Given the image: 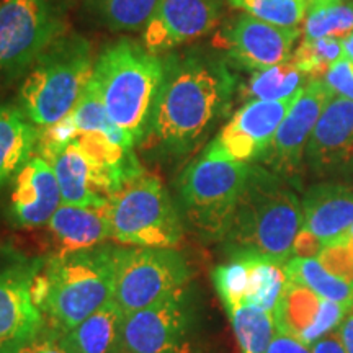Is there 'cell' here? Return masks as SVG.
Returning a JSON list of instances; mask_svg holds the SVG:
<instances>
[{
	"label": "cell",
	"mask_w": 353,
	"mask_h": 353,
	"mask_svg": "<svg viewBox=\"0 0 353 353\" xmlns=\"http://www.w3.org/2000/svg\"><path fill=\"white\" fill-rule=\"evenodd\" d=\"M237 79L223 57L203 48L164 56V81L144 141L182 157L205 143L231 108Z\"/></svg>",
	"instance_id": "6da1fadb"
},
{
	"label": "cell",
	"mask_w": 353,
	"mask_h": 353,
	"mask_svg": "<svg viewBox=\"0 0 353 353\" xmlns=\"http://www.w3.org/2000/svg\"><path fill=\"white\" fill-rule=\"evenodd\" d=\"M301 228L303 205L296 187L262 164H252L221 245L229 259L259 255L286 263Z\"/></svg>",
	"instance_id": "7a4b0ae2"
},
{
	"label": "cell",
	"mask_w": 353,
	"mask_h": 353,
	"mask_svg": "<svg viewBox=\"0 0 353 353\" xmlns=\"http://www.w3.org/2000/svg\"><path fill=\"white\" fill-rule=\"evenodd\" d=\"M118 247L61 252L43 262L34 280V299L44 321L61 334L113 301Z\"/></svg>",
	"instance_id": "3957f363"
},
{
	"label": "cell",
	"mask_w": 353,
	"mask_h": 353,
	"mask_svg": "<svg viewBox=\"0 0 353 353\" xmlns=\"http://www.w3.org/2000/svg\"><path fill=\"white\" fill-rule=\"evenodd\" d=\"M90 81L113 125L143 143L164 81V57L120 39L100 52Z\"/></svg>",
	"instance_id": "277c9868"
},
{
	"label": "cell",
	"mask_w": 353,
	"mask_h": 353,
	"mask_svg": "<svg viewBox=\"0 0 353 353\" xmlns=\"http://www.w3.org/2000/svg\"><path fill=\"white\" fill-rule=\"evenodd\" d=\"M87 38L64 33L38 57L19 90V108L39 130L56 126L76 108L94 74Z\"/></svg>",
	"instance_id": "5b68a950"
},
{
	"label": "cell",
	"mask_w": 353,
	"mask_h": 353,
	"mask_svg": "<svg viewBox=\"0 0 353 353\" xmlns=\"http://www.w3.org/2000/svg\"><path fill=\"white\" fill-rule=\"evenodd\" d=\"M250 165L203 152L179 176V210L183 223L203 242H223L244 192Z\"/></svg>",
	"instance_id": "8992f818"
},
{
	"label": "cell",
	"mask_w": 353,
	"mask_h": 353,
	"mask_svg": "<svg viewBox=\"0 0 353 353\" xmlns=\"http://www.w3.org/2000/svg\"><path fill=\"white\" fill-rule=\"evenodd\" d=\"M112 239L128 247H176L185 223L161 179L141 174L108 200Z\"/></svg>",
	"instance_id": "52a82bcc"
},
{
	"label": "cell",
	"mask_w": 353,
	"mask_h": 353,
	"mask_svg": "<svg viewBox=\"0 0 353 353\" xmlns=\"http://www.w3.org/2000/svg\"><path fill=\"white\" fill-rule=\"evenodd\" d=\"M192 268L175 247H118L113 301L125 316L187 288Z\"/></svg>",
	"instance_id": "ba28073f"
},
{
	"label": "cell",
	"mask_w": 353,
	"mask_h": 353,
	"mask_svg": "<svg viewBox=\"0 0 353 353\" xmlns=\"http://www.w3.org/2000/svg\"><path fill=\"white\" fill-rule=\"evenodd\" d=\"M64 33L63 15L51 0H6L0 6V90L25 77Z\"/></svg>",
	"instance_id": "9c48e42d"
},
{
	"label": "cell",
	"mask_w": 353,
	"mask_h": 353,
	"mask_svg": "<svg viewBox=\"0 0 353 353\" xmlns=\"http://www.w3.org/2000/svg\"><path fill=\"white\" fill-rule=\"evenodd\" d=\"M196 304L187 288L125 316L123 353H192Z\"/></svg>",
	"instance_id": "30bf717a"
},
{
	"label": "cell",
	"mask_w": 353,
	"mask_h": 353,
	"mask_svg": "<svg viewBox=\"0 0 353 353\" xmlns=\"http://www.w3.org/2000/svg\"><path fill=\"white\" fill-rule=\"evenodd\" d=\"M334 97L324 79H311L281 121L270 148L260 161L262 165L283 176L293 187H301L309 139Z\"/></svg>",
	"instance_id": "8fae6325"
},
{
	"label": "cell",
	"mask_w": 353,
	"mask_h": 353,
	"mask_svg": "<svg viewBox=\"0 0 353 353\" xmlns=\"http://www.w3.org/2000/svg\"><path fill=\"white\" fill-rule=\"evenodd\" d=\"M41 267L38 259L0 260V353H17L46 325L34 299V280Z\"/></svg>",
	"instance_id": "7c38bea8"
},
{
	"label": "cell",
	"mask_w": 353,
	"mask_h": 353,
	"mask_svg": "<svg viewBox=\"0 0 353 353\" xmlns=\"http://www.w3.org/2000/svg\"><path fill=\"white\" fill-rule=\"evenodd\" d=\"M299 94L285 100L247 101L206 145L205 154L242 164H255L262 161L281 121Z\"/></svg>",
	"instance_id": "4fadbf2b"
},
{
	"label": "cell",
	"mask_w": 353,
	"mask_h": 353,
	"mask_svg": "<svg viewBox=\"0 0 353 353\" xmlns=\"http://www.w3.org/2000/svg\"><path fill=\"white\" fill-rule=\"evenodd\" d=\"M37 149L54 170L64 205L107 206L110 196L120 190L72 138L57 139L41 130Z\"/></svg>",
	"instance_id": "5bb4252c"
},
{
	"label": "cell",
	"mask_w": 353,
	"mask_h": 353,
	"mask_svg": "<svg viewBox=\"0 0 353 353\" xmlns=\"http://www.w3.org/2000/svg\"><path fill=\"white\" fill-rule=\"evenodd\" d=\"M299 37V28H283L244 13L219 30L216 46L236 65L257 72L286 63Z\"/></svg>",
	"instance_id": "9a60e30c"
},
{
	"label": "cell",
	"mask_w": 353,
	"mask_h": 353,
	"mask_svg": "<svg viewBox=\"0 0 353 353\" xmlns=\"http://www.w3.org/2000/svg\"><path fill=\"white\" fill-rule=\"evenodd\" d=\"M306 169L319 182L353 180V101L335 95L322 112L306 149Z\"/></svg>",
	"instance_id": "2e32d148"
},
{
	"label": "cell",
	"mask_w": 353,
	"mask_h": 353,
	"mask_svg": "<svg viewBox=\"0 0 353 353\" xmlns=\"http://www.w3.org/2000/svg\"><path fill=\"white\" fill-rule=\"evenodd\" d=\"M221 17L223 0H162L143 30V46L152 54H167L213 32Z\"/></svg>",
	"instance_id": "e0dca14e"
},
{
	"label": "cell",
	"mask_w": 353,
	"mask_h": 353,
	"mask_svg": "<svg viewBox=\"0 0 353 353\" xmlns=\"http://www.w3.org/2000/svg\"><path fill=\"white\" fill-rule=\"evenodd\" d=\"M348 312L342 304L322 299L307 286L288 280L273 311V321L276 332L298 339L311 348L335 332Z\"/></svg>",
	"instance_id": "ac0fdd59"
},
{
	"label": "cell",
	"mask_w": 353,
	"mask_h": 353,
	"mask_svg": "<svg viewBox=\"0 0 353 353\" xmlns=\"http://www.w3.org/2000/svg\"><path fill=\"white\" fill-rule=\"evenodd\" d=\"M63 205L59 183L50 162L32 157L13 180L8 216L19 228L46 226Z\"/></svg>",
	"instance_id": "d6986e66"
},
{
	"label": "cell",
	"mask_w": 353,
	"mask_h": 353,
	"mask_svg": "<svg viewBox=\"0 0 353 353\" xmlns=\"http://www.w3.org/2000/svg\"><path fill=\"white\" fill-rule=\"evenodd\" d=\"M303 228L322 244L341 241L353 226V185L317 182L304 192Z\"/></svg>",
	"instance_id": "ffe728a7"
},
{
	"label": "cell",
	"mask_w": 353,
	"mask_h": 353,
	"mask_svg": "<svg viewBox=\"0 0 353 353\" xmlns=\"http://www.w3.org/2000/svg\"><path fill=\"white\" fill-rule=\"evenodd\" d=\"M107 206L63 203L46 224L61 252H74L105 244V241L112 237Z\"/></svg>",
	"instance_id": "44dd1931"
},
{
	"label": "cell",
	"mask_w": 353,
	"mask_h": 353,
	"mask_svg": "<svg viewBox=\"0 0 353 353\" xmlns=\"http://www.w3.org/2000/svg\"><path fill=\"white\" fill-rule=\"evenodd\" d=\"M41 130L19 107L0 105V190L15 180L37 151Z\"/></svg>",
	"instance_id": "7402d4cb"
},
{
	"label": "cell",
	"mask_w": 353,
	"mask_h": 353,
	"mask_svg": "<svg viewBox=\"0 0 353 353\" xmlns=\"http://www.w3.org/2000/svg\"><path fill=\"white\" fill-rule=\"evenodd\" d=\"M125 312L112 301L64 334L70 353H123Z\"/></svg>",
	"instance_id": "603a6c76"
},
{
	"label": "cell",
	"mask_w": 353,
	"mask_h": 353,
	"mask_svg": "<svg viewBox=\"0 0 353 353\" xmlns=\"http://www.w3.org/2000/svg\"><path fill=\"white\" fill-rule=\"evenodd\" d=\"M239 257H245L249 265V281H247L244 304H254L273 316L278 299L288 281L285 270L286 263L259 255H239Z\"/></svg>",
	"instance_id": "cb8c5ba5"
},
{
	"label": "cell",
	"mask_w": 353,
	"mask_h": 353,
	"mask_svg": "<svg viewBox=\"0 0 353 353\" xmlns=\"http://www.w3.org/2000/svg\"><path fill=\"white\" fill-rule=\"evenodd\" d=\"M309 81L311 79L288 59L275 68L254 72L249 82L241 88V95L247 101L285 100L299 94Z\"/></svg>",
	"instance_id": "d4e9b609"
},
{
	"label": "cell",
	"mask_w": 353,
	"mask_h": 353,
	"mask_svg": "<svg viewBox=\"0 0 353 353\" xmlns=\"http://www.w3.org/2000/svg\"><path fill=\"white\" fill-rule=\"evenodd\" d=\"M286 278L298 281L322 299L339 303L353 311V286L325 270L317 259L291 257L285 265Z\"/></svg>",
	"instance_id": "484cf974"
},
{
	"label": "cell",
	"mask_w": 353,
	"mask_h": 353,
	"mask_svg": "<svg viewBox=\"0 0 353 353\" xmlns=\"http://www.w3.org/2000/svg\"><path fill=\"white\" fill-rule=\"evenodd\" d=\"M241 353H267L276 335L270 312L254 304H242L228 311Z\"/></svg>",
	"instance_id": "4316f807"
},
{
	"label": "cell",
	"mask_w": 353,
	"mask_h": 353,
	"mask_svg": "<svg viewBox=\"0 0 353 353\" xmlns=\"http://www.w3.org/2000/svg\"><path fill=\"white\" fill-rule=\"evenodd\" d=\"M65 121L69 123L74 131L101 132L110 141H113L114 144H120L123 148L132 149L136 144L134 139L128 132L120 130V128L113 125L112 120H110L107 110H105L103 103H101L92 81L88 82L87 88L83 90L82 97L77 101L76 108L65 118Z\"/></svg>",
	"instance_id": "83f0119b"
},
{
	"label": "cell",
	"mask_w": 353,
	"mask_h": 353,
	"mask_svg": "<svg viewBox=\"0 0 353 353\" xmlns=\"http://www.w3.org/2000/svg\"><path fill=\"white\" fill-rule=\"evenodd\" d=\"M162 0H90L92 10L112 32L144 30Z\"/></svg>",
	"instance_id": "f1b7e54d"
},
{
	"label": "cell",
	"mask_w": 353,
	"mask_h": 353,
	"mask_svg": "<svg viewBox=\"0 0 353 353\" xmlns=\"http://www.w3.org/2000/svg\"><path fill=\"white\" fill-rule=\"evenodd\" d=\"M345 57L342 39L303 38L290 59L309 79H324L325 74Z\"/></svg>",
	"instance_id": "f546056e"
},
{
	"label": "cell",
	"mask_w": 353,
	"mask_h": 353,
	"mask_svg": "<svg viewBox=\"0 0 353 353\" xmlns=\"http://www.w3.org/2000/svg\"><path fill=\"white\" fill-rule=\"evenodd\" d=\"M237 10L267 23L298 28L307 13L306 0H228Z\"/></svg>",
	"instance_id": "4dcf8cb0"
},
{
	"label": "cell",
	"mask_w": 353,
	"mask_h": 353,
	"mask_svg": "<svg viewBox=\"0 0 353 353\" xmlns=\"http://www.w3.org/2000/svg\"><path fill=\"white\" fill-rule=\"evenodd\" d=\"M213 281L226 311L242 306L245 303L249 281V265L245 257H231L228 263L216 267Z\"/></svg>",
	"instance_id": "1f68e13d"
},
{
	"label": "cell",
	"mask_w": 353,
	"mask_h": 353,
	"mask_svg": "<svg viewBox=\"0 0 353 353\" xmlns=\"http://www.w3.org/2000/svg\"><path fill=\"white\" fill-rule=\"evenodd\" d=\"M319 260L325 270L353 286V249L345 241H335L322 247Z\"/></svg>",
	"instance_id": "d6a6232c"
},
{
	"label": "cell",
	"mask_w": 353,
	"mask_h": 353,
	"mask_svg": "<svg viewBox=\"0 0 353 353\" xmlns=\"http://www.w3.org/2000/svg\"><path fill=\"white\" fill-rule=\"evenodd\" d=\"M17 353H70L64 342V334L52 329L51 325H44L37 337L25 343Z\"/></svg>",
	"instance_id": "836d02e7"
},
{
	"label": "cell",
	"mask_w": 353,
	"mask_h": 353,
	"mask_svg": "<svg viewBox=\"0 0 353 353\" xmlns=\"http://www.w3.org/2000/svg\"><path fill=\"white\" fill-rule=\"evenodd\" d=\"M324 82L327 83L334 95L353 101V63L347 57L337 63L324 76Z\"/></svg>",
	"instance_id": "e575fe53"
},
{
	"label": "cell",
	"mask_w": 353,
	"mask_h": 353,
	"mask_svg": "<svg viewBox=\"0 0 353 353\" xmlns=\"http://www.w3.org/2000/svg\"><path fill=\"white\" fill-rule=\"evenodd\" d=\"M324 244L317 239L312 232H309L307 229L301 228V231L298 232L296 239L293 244V255L291 257H303V259H316L322 250Z\"/></svg>",
	"instance_id": "d590c367"
},
{
	"label": "cell",
	"mask_w": 353,
	"mask_h": 353,
	"mask_svg": "<svg viewBox=\"0 0 353 353\" xmlns=\"http://www.w3.org/2000/svg\"><path fill=\"white\" fill-rule=\"evenodd\" d=\"M267 353H312V350L298 339L276 332Z\"/></svg>",
	"instance_id": "8d00e7d4"
},
{
	"label": "cell",
	"mask_w": 353,
	"mask_h": 353,
	"mask_svg": "<svg viewBox=\"0 0 353 353\" xmlns=\"http://www.w3.org/2000/svg\"><path fill=\"white\" fill-rule=\"evenodd\" d=\"M312 353H347L345 348H343L341 339H339L337 330L332 334L325 335L324 339L317 341L314 345L311 347Z\"/></svg>",
	"instance_id": "74e56055"
},
{
	"label": "cell",
	"mask_w": 353,
	"mask_h": 353,
	"mask_svg": "<svg viewBox=\"0 0 353 353\" xmlns=\"http://www.w3.org/2000/svg\"><path fill=\"white\" fill-rule=\"evenodd\" d=\"M337 335L347 353H353V311L348 312L342 324L339 325Z\"/></svg>",
	"instance_id": "f35d334b"
},
{
	"label": "cell",
	"mask_w": 353,
	"mask_h": 353,
	"mask_svg": "<svg viewBox=\"0 0 353 353\" xmlns=\"http://www.w3.org/2000/svg\"><path fill=\"white\" fill-rule=\"evenodd\" d=\"M342 41H343V50H345L347 59L352 61V63H353V33L348 38L342 39Z\"/></svg>",
	"instance_id": "ab89813d"
},
{
	"label": "cell",
	"mask_w": 353,
	"mask_h": 353,
	"mask_svg": "<svg viewBox=\"0 0 353 353\" xmlns=\"http://www.w3.org/2000/svg\"><path fill=\"white\" fill-rule=\"evenodd\" d=\"M307 6H311V3H330V2H337V0H306Z\"/></svg>",
	"instance_id": "60d3db41"
},
{
	"label": "cell",
	"mask_w": 353,
	"mask_h": 353,
	"mask_svg": "<svg viewBox=\"0 0 353 353\" xmlns=\"http://www.w3.org/2000/svg\"><path fill=\"white\" fill-rule=\"evenodd\" d=\"M3 2H6V0H0V6H2V3H3Z\"/></svg>",
	"instance_id": "b9f144b4"
}]
</instances>
